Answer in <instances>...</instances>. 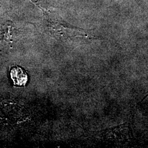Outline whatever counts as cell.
Here are the masks:
<instances>
[{
    "label": "cell",
    "instance_id": "cell-1",
    "mask_svg": "<svg viewBox=\"0 0 148 148\" xmlns=\"http://www.w3.org/2000/svg\"><path fill=\"white\" fill-rule=\"evenodd\" d=\"M11 77L15 84H25L27 81V75L21 68L16 67L11 70Z\"/></svg>",
    "mask_w": 148,
    "mask_h": 148
},
{
    "label": "cell",
    "instance_id": "cell-2",
    "mask_svg": "<svg viewBox=\"0 0 148 148\" xmlns=\"http://www.w3.org/2000/svg\"><path fill=\"white\" fill-rule=\"evenodd\" d=\"M148 95H146V96H145V97H144V98H143V99H142V101H141V103H142V102H143V101H144V100H145V98H147V97H148Z\"/></svg>",
    "mask_w": 148,
    "mask_h": 148
}]
</instances>
